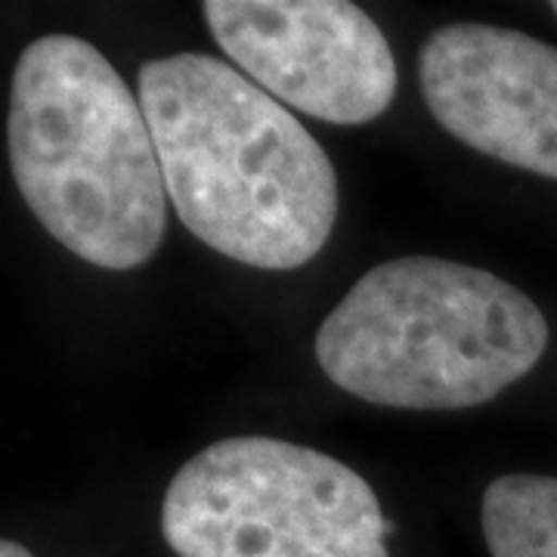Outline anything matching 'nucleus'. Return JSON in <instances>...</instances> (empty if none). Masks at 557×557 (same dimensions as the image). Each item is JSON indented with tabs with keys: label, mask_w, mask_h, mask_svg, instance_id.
Returning <instances> with one entry per match:
<instances>
[{
	"label": "nucleus",
	"mask_w": 557,
	"mask_h": 557,
	"mask_svg": "<svg viewBox=\"0 0 557 557\" xmlns=\"http://www.w3.org/2000/svg\"><path fill=\"white\" fill-rule=\"evenodd\" d=\"M137 94L168 199L196 239L260 270H295L325 248L338 174L282 102L205 53L149 60Z\"/></svg>",
	"instance_id": "f257e3e1"
},
{
	"label": "nucleus",
	"mask_w": 557,
	"mask_h": 557,
	"mask_svg": "<svg viewBox=\"0 0 557 557\" xmlns=\"http://www.w3.org/2000/svg\"><path fill=\"white\" fill-rule=\"evenodd\" d=\"M10 171L38 223L75 258L137 270L168 233L159 149L137 97L90 40L47 35L10 81Z\"/></svg>",
	"instance_id": "f03ea898"
},
{
	"label": "nucleus",
	"mask_w": 557,
	"mask_h": 557,
	"mask_svg": "<svg viewBox=\"0 0 557 557\" xmlns=\"http://www.w3.org/2000/svg\"><path fill=\"white\" fill-rule=\"evenodd\" d=\"M548 322L480 267L397 258L322 319L313 350L332 384L391 409H471L536 369Z\"/></svg>",
	"instance_id": "7ed1b4c3"
},
{
	"label": "nucleus",
	"mask_w": 557,
	"mask_h": 557,
	"mask_svg": "<svg viewBox=\"0 0 557 557\" xmlns=\"http://www.w3.org/2000/svg\"><path fill=\"white\" fill-rule=\"evenodd\" d=\"M391 530L350 465L276 437L211 443L161 502L177 557H391Z\"/></svg>",
	"instance_id": "20e7f679"
},
{
	"label": "nucleus",
	"mask_w": 557,
	"mask_h": 557,
	"mask_svg": "<svg viewBox=\"0 0 557 557\" xmlns=\"http://www.w3.org/2000/svg\"><path fill=\"white\" fill-rule=\"evenodd\" d=\"M205 22L242 75L329 124H369L397 97L394 50L347 0H208Z\"/></svg>",
	"instance_id": "39448f33"
},
{
	"label": "nucleus",
	"mask_w": 557,
	"mask_h": 557,
	"mask_svg": "<svg viewBox=\"0 0 557 557\" xmlns=\"http://www.w3.org/2000/svg\"><path fill=\"white\" fill-rule=\"evenodd\" d=\"M418 84L458 143L557 180V47L515 28L456 22L424 40Z\"/></svg>",
	"instance_id": "423d86ee"
},
{
	"label": "nucleus",
	"mask_w": 557,
	"mask_h": 557,
	"mask_svg": "<svg viewBox=\"0 0 557 557\" xmlns=\"http://www.w3.org/2000/svg\"><path fill=\"white\" fill-rule=\"evenodd\" d=\"M480 523L493 557H557V478H496L483 493Z\"/></svg>",
	"instance_id": "0eeeda50"
},
{
	"label": "nucleus",
	"mask_w": 557,
	"mask_h": 557,
	"mask_svg": "<svg viewBox=\"0 0 557 557\" xmlns=\"http://www.w3.org/2000/svg\"><path fill=\"white\" fill-rule=\"evenodd\" d=\"M0 557H35L22 542H13V539H3L0 542Z\"/></svg>",
	"instance_id": "6e6552de"
},
{
	"label": "nucleus",
	"mask_w": 557,
	"mask_h": 557,
	"mask_svg": "<svg viewBox=\"0 0 557 557\" xmlns=\"http://www.w3.org/2000/svg\"><path fill=\"white\" fill-rule=\"evenodd\" d=\"M552 10H555V16H557V0H555V3H552Z\"/></svg>",
	"instance_id": "1a4fd4ad"
}]
</instances>
